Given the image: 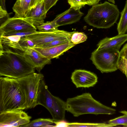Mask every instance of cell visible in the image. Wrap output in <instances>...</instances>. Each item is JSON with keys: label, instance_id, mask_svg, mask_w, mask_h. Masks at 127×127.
Here are the masks:
<instances>
[{"label": "cell", "instance_id": "6da1fadb", "mask_svg": "<svg viewBox=\"0 0 127 127\" xmlns=\"http://www.w3.org/2000/svg\"><path fill=\"white\" fill-rule=\"evenodd\" d=\"M25 92L17 79L0 77V113L27 109Z\"/></svg>", "mask_w": 127, "mask_h": 127}, {"label": "cell", "instance_id": "7a4b0ae2", "mask_svg": "<svg viewBox=\"0 0 127 127\" xmlns=\"http://www.w3.org/2000/svg\"><path fill=\"white\" fill-rule=\"evenodd\" d=\"M35 69L23 54L0 50V77L18 79L35 72Z\"/></svg>", "mask_w": 127, "mask_h": 127}, {"label": "cell", "instance_id": "3957f363", "mask_svg": "<svg viewBox=\"0 0 127 127\" xmlns=\"http://www.w3.org/2000/svg\"><path fill=\"white\" fill-rule=\"evenodd\" d=\"M66 103V110L75 117L86 114L113 115L116 111L95 99L89 93L68 98Z\"/></svg>", "mask_w": 127, "mask_h": 127}, {"label": "cell", "instance_id": "277c9868", "mask_svg": "<svg viewBox=\"0 0 127 127\" xmlns=\"http://www.w3.org/2000/svg\"><path fill=\"white\" fill-rule=\"evenodd\" d=\"M120 13L117 5L106 1L93 5L84 19L87 24L94 27L107 29L116 22Z\"/></svg>", "mask_w": 127, "mask_h": 127}, {"label": "cell", "instance_id": "5b68a950", "mask_svg": "<svg viewBox=\"0 0 127 127\" xmlns=\"http://www.w3.org/2000/svg\"><path fill=\"white\" fill-rule=\"evenodd\" d=\"M38 105L48 110L54 121L65 120L66 102L53 95L43 80L41 82L38 93L37 105Z\"/></svg>", "mask_w": 127, "mask_h": 127}, {"label": "cell", "instance_id": "8992f818", "mask_svg": "<svg viewBox=\"0 0 127 127\" xmlns=\"http://www.w3.org/2000/svg\"><path fill=\"white\" fill-rule=\"evenodd\" d=\"M120 58L119 50L97 48L92 53L90 59L96 68L103 73L112 72L118 70Z\"/></svg>", "mask_w": 127, "mask_h": 127}, {"label": "cell", "instance_id": "52a82bcc", "mask_svg": "<svg viewBox=\"0 0 127 127\" xmlns=\"http://www.w3.org/2000/svg\"><path fill=\"white\" fill-rule=\"evenodd\" d=\"M44 77L43 74L34 72L17 79L25 93L27 109L34 108L37 105L39 90Z\"/></svg>", "mask_w": 127, "mask_h": 127}, {"label": "cell", "instance_id": "ba28073f", "mask_svg": "<svg viewBox=\"0 0 127 127\" xmlns=\"http://www.w3.org/2000/svg\"><path fill=\"white\" fill-rule=\"evenodd\" d=\"M36 28L23 18L15 17L9 18L0 25V34L3 35L20 32L36 31Z\"/></svg>", "mask_w": 127, "mask_h": 127}, {"label": "cell", "instance_id": "9c48e42d", "mask_svg": "<svg viewBox=\"0 0 127 127\" xmlns=\"http://www.w3.org/2000/svg\"><path fill=\"white\" fill-rule=\"evenodd\" d=\"M31 118L23 110L4 112L0 113V127H21L29 123Z\"/></svg>", "mask_w": 127, "mask_h": 127}, {"label": "cell", "instance_id": "30bf717a", "mask_svg": "<svg viewBox=\"0 0 127 127\" xmlns=\"http://www.w3.org/2000/svg\"><path fill=\"white\" fill-rule=\"evenodd\" d=\"M74 32H69L59 30L51 32L36 31L32 34L25 36L32 40L35 43V47H40L45 44L55 40L71 37Z\"/></svg>", "mask_w": 127, "mask_h": 127}, {"label": "cell", "instance_id": "8fae6325", "mask_svg": "<svg viewBox=\"0 0 127 127\" xmlns=\"http://www.w3.org/2000/svg\"><path fill=\"white\" fill-rule=\"evenodd\" d=\"M71 78L77 88L93 87L96 84L98 80L95 74L81 69L75 70L72 73Z\"/></svg>", "mask_w": 127, "mask_h": 127}, {"label": "cell", "instance_id": "7c38bea8", "mask_svg": "<svg viewBox=\"0 0 127 127\" xmlns=\"http://www.w3.org/2000/svg\"><path fill=\"white\" fill-rule=\"evenodd\" d=\"M23 55L27 61L39 72L46 65L51 63V59L45 57L33 48H26Z\"/></svg>", "mask_w": 127, "mask_h": 127}, {"label": "cell", "instance_id": "4fadbf2b", "mask_svg": "<svg viewBox=\"0 0 127 127\" xmlns=\"http://www.w3.org/2000/svg\"><path fill=\"white\" fill-rule=\"evenodd\" d=\"M47 12L43 0L34 7L30 9L24 18L36 27L44 23Z\"/></svg>", "mask_w": 127, "mask_h": 127}, {"label": "cell", "instance_id": "5bb4252c", "mask_svg": "<svg viewBox=\"0 0 127 127\" xmlns=\"http://www.w3.org/2000/svg\"><path fill=\"white\" fill-rule=\"evenodd\" d=\"M84 14L79 9L72 8L57 15L53 20L58 27L71 24L79 21Z\"/></svg>", "mask_w": 127, "mask_h": 127}, {"label": "cell", "instance_id": "9a60e30c", "mask_svg": "<svg viewBox=\"0 0 127 127\" xmlns=\"http://www.w3.org/2000/svg\"><path fill=\"white\" fill-rule=\"evenodd\" d=\"M76 45L70 42L48 48H33L45 57L51 60L54 58H59L60 56Z\"/></svg>", "mask_w": 127, "mask_h": 127}, {"label": "cell", "instance_id": "2e32d148", "mask_svg": "<svg viewBox=\"0 0 127 127\" xmlns=\"http://www.w3.org/2000/svg\"><path fill=\"white\" fill-rule=\"evenodd\" d=\"M21 36L13 35L4 36L0 35V50L10 51L23 54L25 51L19 44Z\"/></svg>", "mask_w": 127, "mask_h": 127}, {"label": "cell", "instance_id": "e0dca14e", "mask_svg": "<svg viewBox=\"0 0 127 127\" xmlns=\"http://www.w3.org/2000/svg\"><path fill=\"white\" fill-rule=\"evenodd\" d=\"M127 41V34H118L113 37H106L101 40L97 44L99 49L113 48L119 50L122 45Z\"/></svg>", "mask_w": 127, "mask_h": 127}, {"label": "cell", "instance_id": "ac0fdd59", "mask_svg": "<svg viewBox=\"0 0 127 127\" xmlns=\"http://www.w3.org/2000/svg\"><path fill=\"white\" fill-rule=\"evenodd\" d=\"M32 0H23L16 1L12 9L15 13L14 17L24 18L29 9Z\"/></svg>", "mask_w": 127, "mask_h": 127}, {"label": "cell", "instance_id": "d6986e66", "mask_svg": "<svg viewBox=\"0 0 127 127\" xmlns=\"http://www.w3.org/2000/svg\"><path fill=\"white\" fill-rule=\"evenodd\" d=\"M118 34H124L127 31V0L121 14L117 28Z\"/></svg>", "mask_w": 127, "mask_h": 127}, {"label": "cell", "instance_id": "ffe728a7", "mask_svg": "<svg viewBox=\"0 0 127 127\" xmlns=\"http://www.w3.org/2000/svg\"><path fill=\"white\" fill-rule=\"evenodd\" d=\"M54 121L52 119L40 118L33 120L29 123L21 127H54V126L51 125L54 123Z\"/></svg>", "mask_w": 127, "mask_h": 127}, {"label": "cell", "instance_id": "44dd1931", "mask_svg": "<svg viewBox=\"0 0 127 127\" xmlns=\"http://www.w3.org/2000/svg\"><path fill=\"white\" fill-rule=\"evenodd\" d=\"M59 27L53 21L43 23L36 27L39 31L44 32H51L56 31Z\"/></svg>", "mask_w": 127, "mask_h": 127}, {"label": "cell", "instance_id": "7402d4cb", "mask_svg": "<svg viewBox=\"0 0 127 127\" xmlns=\"http://www.w3.org/2000/svg\"><path fill=\"white\" fill-rule=\"evenodd\" d=\"M68 127H111L115 125L106 123H93L79 122L68 123Z\"/></svg>", "mask_w": 127, "mask_h": 127}, {"label": "cell", "instance_id": "603a6c76", "mask_svg": "<svg viewBox=\"0 0 127 127\" xmlns=\"http://www.w3.org/2000/svg\"><path fill=\"white\" fill-rule=\"evenodd\" d=\"M87 38V36L84 32L74 31L71 36L70 41L76 45L85 41Z\"/></svg>", "mask_w": 127, "mask_h": 127}, {"label": "cell", "instance_id": "cb8c5ba5", "mask_svg": "<svg viewBox=\"0 0 127 127\" xmlns=\"http://www.w3.org/2000/svg\"><path fill=\"white\" fill-rule=\"evenodd\" d=\"M124 114L123 116L109 120L108 123L115 126L121 125L124 127H127V114Z\"/></svg>", "mask_w": 127, "mask_h": 127}, {"label": "cell", "instance_id": "d4e9b609", "mask_svg": "<svg viewBox=\"0 0 127 127\" xmlns=\"http://www.w3.org/2000/svg\"><path fill=\"white\" fill-rule=\"evenodd\" d=\"M71 37H67L58 39L49 43L45 44L40 48H47L61 45L64 43L71 42Z\"/></svg>", "mask_w": 127, "mask_h": 127}, {"label": "cell", "instance_id": "484cf974", "mask_svg": "<svg viewBox=\"0 0 127 127\" xmlns=\"http://www.w3.org/2000/svg\"><path fill=\"white\" fill-rule=\"evenodd\" d=\"M70 7L75 10H80L85 5L88 4L87 0H68Z\"/></svg>", "mask_w": 127, "mask_h": 127}, {"label": "cell", "instance_id": "4316f807", "mask_svg": "<svg viewBox=\"0 0 127 127\" xmlns=\"http://www.w3.org/2000/svg\"><path fill=\"white\" fill-rule=\"evenodd\" d=\"M19 44L20 46L25 50L26 48L31 47L35 48L36 47L35 43L32 40L25 36L21 37L19 41Z\"/></svg>", "mask_w": 127, "mask_h": 127}, {"label": "cell", "instance_id": "83f0119b", "mask_svg": "<svg viewBox=\"0 0 127 127\" xmlns=\"http://www.w3.org/2000/svg\"><path fill=\"white\" fill-rule=\"evenodd\" d=\"M118 69L126 76H127V60L125 59L120 57L118 62Z\"/></svg>", "mask_w": 127, "mask_h": 127}, {"label": "cell", "instance_id": "f1b7e54d", "mask_svg": "<svg viewBox=\"0 0 127 127\" xmlns=\"http://www.w3.org/2000/svg\"><path fill=\"white\" fill-rule=\"evenodd\" d=\"M10 13H8L6 10L2 9L0 6V25L5 22L10 18Z\"/></svg>", "mask_w": 127, "mask_h": 127}, {"label": "cell", "instance_id": "f546056e", "mask_svg": "<svg viewBox=\"0 0 127 127\" xmlns=\"http://www.w3.org/2000/svg\"><path fill=\"white\" fill-rule=\"evenodd\" d=\"M58 0H44L46 11H48L54 5Z\"/></svg>", "mask_w": 127, "mask_h": 127}, {"label": "cell", "instance_id": "4dcf8cb0", "mask_svg": "<svg viewBox=\"0 0 127 127\" xmlns=\"http://www.w3.org/2000/svg\"><path fill=\"white\" fill-rule=\"evenodd\" d=\"M54 123L55 124L54 127H68V122L65 120H62L58 121H54Z\"/></svg>", "mask_w": 127, "mask_h": 127}, {"label": "cell", "instance_id": "1f68e13d", "mask_svg": "<svg viewBox=\"0 0 127 127\" xmlns=\"http://www.w3.org/2000/svg\"><path fill=\"white\" fill-rule=\"evenodd\" d=\"M120 57L125 59L127 60V43L125 44L120 51Z\"/></svg>", "mask_w": 127, "mask_h": 127}, {"label": "cell", "instance_id": "d6a6232c", "mask_svg": "<svg viewBox=\"0 0 127 127\" xmlns=\"http://www.w3.org/2000/svg\"><path fill=\"white\" fill-rule=\"evenodd\" d=\"M43 0H32L29 9L34 7L39 3Z\"/></svg>", "mask_w": 127, "mask_h": 127}, {"label": "cell", "instance_id": "836d02e7", "mask_svg": "<svg viewBox=\"0 0 127 127\" xmlns=\"http://www.w3.org/2000/svg\"><path fill=\"white\" fill-rule=\"evenodd\" d=\"M88 5H93L98 3L101 0H87Z\"/></svg>", "mask_w": 127, "mask_h": 127}, {"label": "cell", "instance_id": "e575fe53", "mask_svg": "<svg viewBox=\"0 0 127 127\" xmlns=\"http://www.w3.org/2000/svg\"><path fill=\"white\" fill-rule=\"evenodd\" d=\"M5 0H0V6L1 8L3 9L6 10L5 2Z\"/></svg>", "mask_w": 127, "mask_h": 127}, {"label": "cell", "instance_id": "d590c367", "mask_svg": "<svg viewBox=\"0 0 127 127\" xmlns=\"http://www.w3.org/2000/svg\"><path fill=\"white\" fill-rule=\"evenodd\" d=\"M119 112L123 114H127V111L125 110L120 111H119Z\"/></svg>", "mask_w": 127, "mask_h": 127}, {"label": "cell", "instance_id": "8d00e7d4", "mask_svg": "<svg viewBox=\"0 0 127 127\" xmlns=\"http://www.w3.org/2000/svg\"><path fill=\"white\" fill-rule=\"evenodd\" d=\"M109 1L115 4V3L114 0H108Z\"/></svg>", "mask_w": 127, "mask_h": 127}, {"label": "cell", "instance_id": "74e56055", "mask_svg": "<svg viewBox=\"0 0 127 127\" xmlns=\"http://www.w3.org/2000/svg\"><path fill=\"white\" fill-rule=\"evenodd\" d=\"M126 76L127 80V76L126 75Z\"/></svg>", "mask_w": 127, "mask_h": 127}, {"label": "cell", "instance_id": "f35d334b", "mask_svg": "<svg viewBox=\"0 0 127 127\" xmlns=\"http://www.w3.org/2000/svg\"><path fill=\"white\" fill-rule=\"evenodd\" d=\"M19 0V1H21L22 0Z\"/></svg>", "mask_w": 127, "mask_h": 127}]
</instances>
